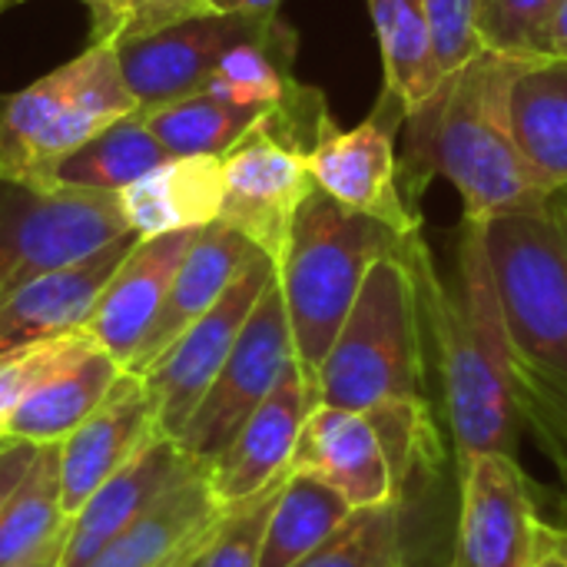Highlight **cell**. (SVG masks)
<instances>
[{
	"label": "cell",
	"instance_id": "e575fe53",
	"mask_svg": "<svg viewBox=\"0 0 567 567\" xmlns=\"http://www.w3.org/2000/svg\"><path fill=\"white\" fill-rule=\"evenodd\" d=\"M561 0H482L478 3V37L485 50L542 60L545 30Z\"/></svg>",
	"mask_w": 567,
	"mask_h": 567
},
{
	"label": "cell",
	"instance_id": "ee69618b",
	"mask_svg": "<svg viewBox=\"0 0 567 567\" xmlns=\"http://www.w3.org/2000/svg\"><path fill=\"white\" fill-rule=\"evenodd\" d=\"M196 548H199V545H196ZM196 548H193V551H196ZM193 551H189V555H193ZM189 555H183V558H179L176 565H169V567H186V561H189Z\"/></svg>",
	"mask_w": 567,
	"mask_h": 567
},
{
	"label": "cell",
	"instance_id": "f546056e",
	"mask_svg": "<svg viewBox=\"0 0 567 567\" xmlns=\"http://www.w3.org/2000/svg\"><path fill=\"white\" fill-rule=\"evenodd\" d=\"M66 525L70 518L60 512V442L40 445L33 465L0 512V567L33 555Z\"/></svg>",
	"mask_w": 567,
	"mask_h": 567
},
{
	"label": "cell",
	"instance_id": "d590c367",
	"mask_svg": "<svg viewBox=\"0 0 567 567\" xmlns=\"http://www.w3.org/2000/svg\"><path fill=\"white\" fill-rule=\"evenodd\" d=\"M429 43H432V73L435 83L452 76L458 66L475 60L485 47L478 37V3L482 0H422Z\"/></svg>",
	"mask_w": 567,
	"mask_h": 567
},
{
	"label": "cell",
	"instance_id": "8992f818",
	"mask_svg": "<svg viewBox=\"0 0 567 567\" xmlns=\"http://www.w3.org/2000/svg\"><path fill=\"white\" fill-rule=\"evenodd\" d=\"M140 110L116 47L90 43L80 56L0 100V176L50 193L53 166L110 123Z\"/></svg>",
	"mask_w": 567,
	"mask_h": 567
},
{
	"label": "cell",
	"instance_id": "8d00e7d4",
	"mask_svg": "<svg viewBox=\"0 0 567 567\" xmlns=\"http://www.w3.org/2000/svg\"><path fill=\"white\" fill-rule=\"evenodd\" d=\"M90 10V43H123L196 17L193 0H80Z\"/></svg>",
	"mask_w": 567,
	"mask_h": 567
},
{
	"label": "cell",
	"instance_id": "e0dca14e",
	"mask_svg": "<svg viewBox=\"0 0 567 567\" xmlns=\"http://www.w3.org/2000/svg\"><path fill=\"white\" fill-rule=\"evenodd\" d=\"M203 465L169 435H153L113 478H106L70 518L60 567H86L123 528H130L156 498L196 475Z\"/></svg>",
	"mask_w": 567,
	"mask_h": 567
},
{
	"label": "cell",
	"instance_id": "bcb514c9",
	"mask_svg": "<svg viewBox=\"0 0 567 567\" xmlns=\"http://www.w3.org/2000/svg\"><path fill=\"white\" fill-rule=\"evenodd\" d=\"M405 567H409V565H405Z\"/></svg>",
	"mask_w": 567,
	"mask_h": 567
},
{
	"label": "cell",
	"instance_id": "f35d334b",
	"mask_svg": "<svg viewBox=\"0 0 567 567\" xmlns=\"http://www.w3.org/2000/svg\"><path fill=\"white\" fill-rule=\"evenodd\" d=\"M528 567H567V528L538 515Z\"/></svg>",
	"mask_w": 567,
	"mask_h": 567
},
{
	"label": "cell",
	"instance_id": "2e32d148",
	"mask_svg": "<svg viewBox=\"0 0 567 567\" xmlns=\"http://www.w3.org/2000/svg\"><path fill=\"white\" fill-rule=\"evenodd\" d=\"M199 229H176V233H159L136 239L133 249L123 256V262L113 269L106 286L100 289L83 332L106 352L113 355L123 369L136 355L143 336L150 332L166 289L186 259L189 246L196 243Z\"/></svg>",
	"mask_w": 567,
	"mask_h": 567
},
{
	"label": "cell",
	"instance_id": "7402d4cb",
	"mask_svg": "<svg viewBox=\"0 0 567 567\" xmlns=\"http://www.w3.org/2000/svg\"><path fill=\"white\" fill-rule=\"evenodd\" d=\"M223 505L216 502L206 468L183 478L163 498H156L130 528H123L86 567H169L189 555L209 528L219 522Z\"/></svg>",
	"mask_w": 567,
	"mask_h": 567
},
{
	"label": "cell",
	"instance_id": "3957f363",
	"mask_svg": "<svg viewBox=\"0 0 567 567\" xmlns=\"http://www.w3.org/2000/svg\"><path fill=\"white\" fill-rule=\"evenodd\" d=\"M485 249L518 359L525 425L567 442V193L485 223Z\"/></svg>",
	"mask_w": 567,
	"mask_h": 567
},
{
	"label": "cell",
	"instance_id": "83f0119b",
	"mask_svg": "<svg viewBox=\"0 0 567 567\" xmlns=\"http://www.w3.org/2000/svg\"><path fill=\"white\" fill-rule=\"evenodd\" d=\"M382 50V93L405 106V116L439 86L422 0H365Z\"/></svg>",
	"mask_w": 567,
	"mask_h": 567
},
{
	"label": "cell",
	"instance_id": "9c48e42d",
	"mask_svg": "<svg viewBox=\"0 0 567 567\" xmlns=\"http://www.w3.org/2000/svg\"><path fill=\"white\" fill-rule=\"evenodd\" d=\"M292 362H296V346H292L279 286L272 279L262 289L259 302L252 306L213 385L206 389L196 412L189 415L183 435L176 439L183 452L206 468L243 429V422L266 402V395L276 389V382Z\"/></svg>",
	"mask_w": 567,
	"mask_h": 567
},
{
	"label": "cell",
	"instance_id": "74e56055",
	"mask_svg": "<svg viewBox=\"0 0 567 567\" xmlns=\"http://www.w3.org/2000/svg\"><path fill=\"white\" fill-rule=\"evenodd\" d=\"M37 449L40 445H27V442H0V512L17 492V485L23 482L27 468L33 465Z\"/></svg>",
	"mask_w": 567,
	"mask_h": 567
},
{
	"label": "cell",
	"instance_id": "d6a6232c",
	"mask_svg": "<svg viewBox=\"0 0 567 567\" xmlns=\"http://www.w3.org/2000/svg\"><path fill=\"white\" fill-rule=\"evenodd\" d=\"M282 482L269 485L266 492H259L239 505H226L219 522L209 528V535L189 555L186 567H259L269 512L276 505Z\"/></svg>",
	"mask_w": 567,
	"mask_h": 567
},
{
	"label": "cell",
	"instance_id": "d6986e66",
	"mask_svg": "<svg viewBox=\"0 0 567 567\" xmlns=\"http://www.w3.org/2000/svg\"><path fill=\"white\" fill-rule=\"evenodd\" d=\"M266 256L259 252L243 233L229 229L226 223H209L199 229L196 243L189 246L186 259L179 262L166 299L150 326V332L143 336L136 355L130 359L126 372L143 375L196 319H203L229 289V282L256 259Z\"/></svg>",
	"mask_w": 567,
	"mask_h": 567
},
{
	"label": "cell",
	"instance_id": "b9f144b4",
	"mask_svg": "<svg viewBox=\"0 0 567 567\" xmlns=\"http://www.w3.org/2000/svg\"><path fill=\"white\" fill-rule=\"evenodd\" d=\"M70 528V525H66ZM66 528L60 532V535H53L43 548H37L33 555H27V558H20V561H13V565L7 567H60V558H63V542H66Z\"/></svg>",
	"mask_w": 567,
	"mask_h": 567
},
{
	"label": "cell",
	"instance_id": "4316f807",
	"mask_svg": "<svg viewBox=\"0 0 567 567\" xmlns=\"http://www.w3.org/2000/svg\"><path fill=\"white\" fill-rule=\"evenodd\" d=\"M352 515L355 508L332 485L306 472H289L269 512L259 567L299 565L346 528Z\"/></svg>",
	"mask_w": 567,
	"mask_h": 567
},
{
	"label": "cell",
	"instance_id": "603a6c76",
	"mask_svg": "<svg viewBox=\"0 0 567 567\" xmlns=\"http://www.w3.org/2000/svg\"><path fill=\"white\" fill-rule=\"evenodd\" d=\"M508 113L538 189L567 193V60H525L512 80Z\"/></svg>",
	"mask_w": 567,
	"mask_h": 567
},
{
	"label": "cell",
	"instance_id": "6da1fadb",
	"mask_svg": "<svg viewBox=\"0 0 567 567\" xmlns=\"http://www.w3.org/2000/svg\"><path fill=\"white\" fill-rule=\"evenodd\" d=\"M405 259L415 276L425 339L439 355L442 402L458 462L488 452L518 458L525 399L492 279L485 223L462 219L452 286L442 282L422 233L409 239Z\"/></svg>",
	"mask_w": 567,
	"mask_h": 567
},
{
	"label": "cell",
	"instance_id": "4fadbf2b",
	"mask_svg": "<svg viewBox=\"0 0 567 567\" xmlns=\"http://www.w3.org/2000/svg\"><path fill=\"white\" fill-rule=\"evenodd\" d=\"M262 17L206 13L186 17L143 37L116 43L120 70L140 106H159L206 90L223 53L259 27Z\"/></svg>",
	"mask_w": 567,
	"mask_h": 567
},
{
	"label": "cell",
	"instance_id": "7bdbcfd3",
	"mask_svg": "<svg viewBox=\"0 0 567 567\" xmlns=\"http://www.w3.org/2000/svg\"><path fill=\"white\" fill-rule=\"evenodd\" d=\"M551 458H555V465H558V472L567 478V442L565 445H558V449H551Z\"/></svg>",
	"mask_w": 567,
	"mask_h": 567
},
{
	"label": "cell",
	"instance_id": "9a60e30c",
	"mask_svg": "<svg viewBox=\"0 0 567 567\" xmlns=\"http://www.w3.org/2000/svg\"><path fill=\"white\" fill-rule=\"evenodd\" d=\"M153 435L159 425L150 389L143 375L123 369L103 402L60 442V512L73 518Z\"/></svg>",
	"mask_w": 567,
	"mask_h": 567
},
{
	"label": "cell",
	"instance_id": "d4e9b609",
	"mask_svg": "<svg viewBox=\"0 0 567 567\" xmlns=\"http://www.w3.org/2000/svg\"><path fill=\"white\" fill-rule=\"evenodd\" d=\"M296 47V30L279 13H269L259 20L256 30L239 37L223 53V60L209 73L206 90L229 103L269 113L299 90V80L292 73Z\"/></svg>",
	"mask_w": 567,
	"mask_h": 567
},
{
	"label": "cell",
	"instance_id": "5b68a950",
	"mask_svg": "<svg viewBox=\"0 0 567 567\" xmlns=\"http://www.w3.org/2000/svg\"><path fill=\"white\" fill-rule=\"evenodd\" d=\"M405 249L382 256L365 272L316 372L319 405L365 412L392 399H425L429 339Z\"/></svg>",
	"mask_w": 567,
	"mask_h": 567
},
{
	"label": "cell",
	"instance_id": "1f68e13d",
	"mask_svg": "<svg viewBox=\"0 0 567 567\" xmlns=\"http://www.w3.org/2000/svg\"><path fill=\"white\" fill-rule=\"evenodd\" d=\"M409 502L355 512L319 551L292 567H405Z\"/></svg>",
	"mask_w": 567,
	"mask_h": 567
},
{
	"label": "cell",
	"instance_id": "ab89813d",
	"mask_svg": "<svg viewBox=\"0 0 567 567\" xmlns=\"http://www.w3.org/2000/svg\"><path fill=\"white\" fill-rule=\"evenodd\" d=\"M282 0H193L196 17L206 13H243V17H269L279 13Z\"/></svg>",
	"mask_w": 567,
	"mask_h": 567
},
{
	"label": "cell",
	"instance_id": "5bb4252c",
	"mask_svg": "<svg viewBox=\"0 0 567 567\" xmlns=\"http://www.w3.org/2000/svg\"><path fill=\"white\" fill-rule=\"evenodd\" d=\"M316 405L319 402L312 382L306 379L299 362H292L276 389L266 395V402L206 465V482L223 508L239 505L289 475L299 432Z\"/></svg>",
	"mask_w": 567,
	"mask_h": 567
},
{
	"label": "cell",
	"instance_id": "277c9868",
	"mask_svg": "<svg viewBox=\"0 0 567 567\" xmlns=\"http://www.w3.org/2000/svg\"><path fill=\"white\" fill-rule=\"evenodd\" d=\"M415 236V233H412ZM412 236L346 209L319 186L296 209L289 239L276 259V286L286 306L296 362L316 389V372L349 316L372 262L405 249Z\"/></svg>",
	"mask_w": 567,
	"mask_h": 567
},
{
	"label": "cell",
	"instance_id": "7a4b0ae2",
	"mask_svg": "<svg viewBox=\"0 0 567 567\" xmlns=\"http://www.w3.org/2000/svg\"><path fill=\"white\" fill-rule=\"evenodd\" d=\"M522 63L482 50L405 116L399 186L412 209L435 176L458 189L468 223H488L545 199L512 133L508 93Z\"/></svg>",
	"mask_w": 567,
	"mask_h": 567
},
{
	"label": "cell",
	"instance_id": "8fae6325",
	"mask_svg": "<svg viewBox=\"0 0 567 567\" xmlns=\"http://www.w3.org/2000/svg\"><path fill=\"white\" fill-rule=\"evenodd\" d=\"M276 279V262L269 256H256L223 292V299L196 319L146 372L143 382L156 405V425L163 435L179 439L199 399L213 385L226 355L233 352L252 306L262 289Z\"/></svg>",
	"mask_w": 567,
	"mask_h": 567
},
{
	"label": "cell",
	"instance_id": "836d02e7",
	"mask_svg": "<svg viewBox=\"0 0 567 567\" xmlns=\"http://www.w3.org/2000/svg\"><path fill=\"white\" fill-rule=\"evenodd\" d=\"M93 349L100 346L83 329H73L53 339H40V342L0 352V425L33 389H40L56 372L76 365Z\"/></svg>",
	"mask_w": 567,
	"mask_h": 567
},
{
	"label": "cell",
	"instance_id": "ba28073f",
	"mask_svg": "<svg viewBox=\"0 0 567 567\" xmlns=\"http://www.w3.org/2000/svg\"><path fill=\"white\" fill-rule=\"evenodd\" d=\"M120 236L130 229L116 193H40L0 176V302Z\"/></svg>",
	"mask_w": 567,
	"mask_h": 567
},
{
	"label": "cell",
	"instance_id": "ffe728a7",
	"mask_svg": "<svg viewBox=\"0 0 567 567\" xmlns=\"http://www.w3.org/2000/svg\"><path fill=\"white\" fill-rule=\"evenodd\" d=\"M136 236H120L96 252L50 269L0 302V352L83 329L100 289L133 249Z\"/></svg>",
	"mask_w": 567,
	"mask_h": 567
},
{
	"label": "cell",
	"instance_id": "4dcf8cb0",
	"mask_svg": "<svg viewBox=\"0 0 567 567\" xmlns=\"http://www.w3.org/2000/svg\"><path fill=\"white\" fill-rule=\"evenodd\" d=\"M365 415L372 419L379 442L385 449L395 482V498L409 502L412 485L422 475H432L435 462L442 458L435 415L425 399H392L375 409H365Z\"/></svg>",
	"mask_w": 567,
	"mask_h": 567
},
{
	"label": "cell",
	"instance_id": "52a82bcc",
	"mask_svg": "<svg viewBox=\"0 0 567 567\" xmlns=\"http://www.w3.org/2000/svg\"><path fill=\"white\" fill-rule=\"evenodd\" d=\"M336 126L322 90H299L262 113L223 156L219 223L243 233L272 262L279 259L296 209L316 186L306 166L312 146Z\"/></svg>",
	"mask_w": 567,
	"mask_h": 567
},
{
	"label": "cell",
	"instance_id": "60d3db41",
	"mask_svg": "<svg viewBox=\"0 0 567 567\" xmlns=\"http://www.w3.org/2000/svg\"><path fill=\"white\" fill-rule=\"evenodd\" d=\"M542 56L551 60H567V0L558 3L548 30H545V43H542Z\"/></svg>",
	"mask_w": 567,
	"mask_h": 567
},
{
	"label": "cell",
	"instance_id": "44dd1931",
	"mask_svg": "<svg viewBox=\"0 0 567 567\" xmlns=\"http://www.w3.org/2000/svg\"><path fill=\"white\" fill-rule=\"evenodd\" d=\"M120 216L136 239L203 229L219 219L223 163L219 156H169L116 193Z\"/></svg>",
	"mask_w": 567,
	"mask_h": 567
},
{
	"label": "cell",
	"instance_id": "30bf717a",
	"mask_svg": "<svg viewBox=\"0 0 567 567\" xmlns=\"http://www.w3.org/2000/svg\"><path fill=\"white\" fill-rule=\"evenodd\" d=\"M405 123V106L389 93L379 96L375 110L352 130L332 126L306 156L312 183L362 216L392 226L402 236L422 233V216L412 209L399 186L395 136Z\"/></svg>",
	"mask_w": 567,
	"mask_h": 567
},
{
	"label": "cell",
	"instance_id": "ac0fdd59",
	"mask_svg": "<svg viewBox=\"0 0 567 567\" xmlns=\"http://www.w3.org/2000/svg\"><path fill=\"white\" fill-rule=\"evenodd\" d=\"M289 472L322 478L355 512L399 502L385 449L365 412L316 405L306 415Z\"/></svg>",
	"mask_w": 567,
	"mask_h": 567
},
{
	"label": "cell",
	"instance_id": "cb8c5ba5",
	"mask_svg": "<svg viewBox=\"0 0 567 567\" xmlns=\"http://www.w3.org/2000/svg\"><path fill=\"white\" fill-rule=\"evenodd\" d=\"M123 365L93 349L76 365L56 372L40 389H33L0 425V442H27V445H56L63 442L113 389Z\"/></svg>",
	"mask_w": 567,
	"mask_h": 567
},
{
	"label": "cell",
	"instance_id": "f6af8a7d",
	"mask_svg": "<svg viewBox=\"0 0 567 567\" xmlns=\"http://www.w3.org/2000/svg\"><path fill=\"white\" fill-rule=\"evenodd\" d=\"M10 3H17V0H0V10H7Z\"/></svg>",
	"mask_w": 567,
	"mask_h": 567
},
{
	"label": "cell",
	"instance_id": "484cf974",
	"mask_svg": "<svg viewBox=\"0 0 567 567\" xmlns=\"http://www.w3.org/2000/svg\"><path fill=\"white\" fill-rule=\"evenodd\" d=\"M169 153L159 146V140L150 133L143 110L126 113L123 120L100 130L93 140L80 143L73 153H66L53 173H50V193L73 189V193H120L123 186L136 183L159 163H166Z\"/></svg>",
	"mask_w": 567,
	"mask_h": 567
},
{
	"label": "cell",
	"instance_id": "7c38bea8",
	"mask_svg": "<svg viewBox=\"0 0 567 567\" xmlns=\"http://www.w3.org/2000/svg\"><path fill=\"white\" fill-rule=\"evenodd\" d=\"M462 465V498L449 567H528L538 505L512 455H472Z\"/></svg>",
	"mask_w": 567,
	"mask_h": 567
},
{
	"label": "cell",
	"instance_id": "f1b7e54d",
	"mask_svg": "<svg viewBox=\"0 0 567 567\" xmlns=\"http://www.w3.org/2000/svg\"><path fill=\"white\" fill-rule=\"evenodd\" d=\"M140 110L169 156H223L262 116V110L229 103L209 90Z\"/></svg>",
	"mask_w": 567,
	"mask_h": 567
}]
</instances>
